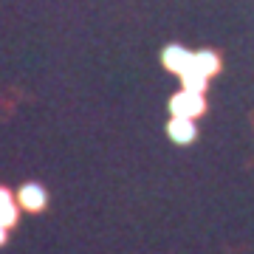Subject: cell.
Returning <instances> with one entry per match:
<instances>
[{"instance_id":"cell-1","label":"cell","mask_w":254,"mask_h":254,"mask_svg":"<svg viewBox=\"0 0 254 254\" xmlns=\"http://www.w3.org/2000/svg\"><path fill=\"white\" fill-rule=\"evenodd\" d=\"M203 110H206L203 93H195V91H187V88H181V91H178L173 99H170V113H173V116L198 119Z\"/></svg>"},{"instance_id":"cell-6","label":"cell","mask_w":254,"mask_h":254,"mask_svg":"<svg viewBox=\"0 0 254 254\" xmlns=\"http://www.w3.org/2000/svg\"><path fill=\"white\" fill-rule=\"evenodd\" d=\"M192 65L198 68L200 73H206V76H215L220 71V60L215 51H195L192 54Z\"/></svg>"},{"instance_id":"cell-5","label":"cell","mask_w":254,"mask_h":254,"mask_svg":"<svg viewBox=\"0 0 254 254\" xmlns=\"http://www.w3.org/2000/svg\"><path fill=\"white\" fill-rule=\"evenodd\" d=\"M20 203H17V198L11 195L9 190H3L0 187V226H14L17 223V218H20Z\"/></svg>"},{"instance_id":"cell-3","label":"cell","mask_w":254,"mask_h":254,"mask_svg":"<svg viewBox=\"0 0 254 254\" xmlns=\"http://www.w3.org/2000/svg\"><path fill=\"white\" fill-rule=\"evenodd\" d=\"M167 136L173 138L175 144H192L195 141V136H198V127H195V122L192 119H181V116H173L170 119V125H167Z\"/></svg>"},{"instance_id":"cell-8","label":"cell","mask_w":254,"mask_h":254,"mask_svg":"<svg viewBox=\"0 0 254 254\" xmlns=\"http://www.w3.org/2000/svg\"><path fill=\"white\" fill-rule=\"evenodd\" d=\"M3 243H6V229L0 226V246H3Z\"/></svg>"},{"instance_id":"cell-4","label":"cell","mask_w":254,"mask_h":254,"mask_svg":"<svg viewBox=\"0 0 254 254\" xmlns=\"http://www.w3.org/2000/svg\"><path fill=\"white\" fill-rule=\"evenodd\" d=\"M192 54H195V51H187L184 46H167L164 54H161V63H164L167 71H173V73L181 76V73L192 65Z\"/></svg>"},{"instance_id":"cell-2","label":"cell","mask_w":254,"mask_h":254,"mask_svg":"<svg viewBox=\"0 0 254 254\" xmlns=\"http://www.w3.org/2000/svg\"><path fill=\"white\" fill-rule=\"evenodd\" d=\"M17 203L26 212H43L48 203V192L40 187V184H26V187H20L17 192Z\"/></svg>"},{"instance_id":"cell-7","label":"cell","mask_w":254,"mask_h":254,"mask_svg":"<svg viewBox=\"0 0 254 254\" xmlns=\"http://www.w3.org/2000/svg\"><path fill=\"white\" fill-rule=\"evenodd\" d=\"M206 82H209V76H206V73H200L195 65H190V68L181 73V88H187V91L203 93V91H206Z\"/></svg>"}]
</instances>
